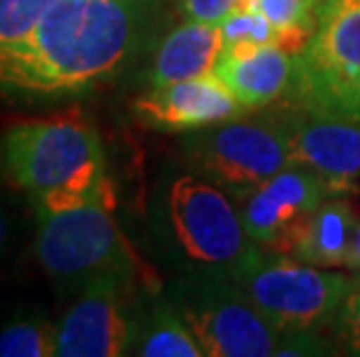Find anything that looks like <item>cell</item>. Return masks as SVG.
<instances>
[{"instance_id":"6da1fadb","label":"cell","mask_w":360,"mask_h":357,"mask_svg":"<svg viewBox=\"0 0 360 357\" xmlns=\"http://www.w3.org/2000/svg\"><path fill=\"white\" fill-rule=\"evenodd\" d=\"M160 0H56L37 26L0 51V88L65 95L112 77L142 47Z\"/></svg>"},{"instance_id":"7a4b0ae2","label":"cell","mask_w":360,"mask_h":357,"mask_svg":"<svg viewBox=\"0 0 360 357\" xmlns=\"http://www.w3.org/2000/svg\"><path fill=\"white\" fill-rule=\"evenodd\" d=\"M0 172L35 211H63L114 195L101 135L82 112L24 119L0 133Z\"/></svg>"},{"instance_id":"3957f363","label":"cell","mask_w":360,"mask_h":357,"mask_svg":"<svg viewBox=\"0 0 360 357\" xmlns=\"http://www.w3.org/2000/svg\"><path fill=\"white\" fill-rule=\"evenodd\" d=\"M265 321L283 334L321 332L340 314L354 281L258 244L226 269Z\"/></svg>"},{"instance_id":"277c9868","label":"cell","mask_w":360,"mask_h":357,"mask_svg":"<svg viewBox=\"0 0 360 357\" xmlns=\"http://www.w3.org/2000/svg\"><path fill=\"white\" fill-rule=\"evenodd\" d=\"M174 309L193 330L207 357H265L274 355L281 334L219 267H202L177 285Z\"/></svg>"},{"instance_id":"5b68a950","label":"cell","mask_w":360,"mask_h":357,"mask_svg":"<svg viewBox=\"0 0 360 357\" xmlns=\"http://www.w3.org/2000/svg\"><path fill=\"white\" fill-rule=\"evenodd\" d=\"M117 197L63 211H35V255L49 276L60 281H91L94 276L135 267L128 241L112 209Z\"/></svg>"},{"instance_id":"8992f818","label":"cell","mask_w":360,"mask_h":357,"mask_svg":"<svg viewBox=\"0 0 360 357\" xmlns=\"http://www.w3.org/2000/svg\"><path fill=\"white\" fill-rule=\"evenodd\" d=\"M184 144L191 170L235 200L290 165L281 119L226 121L202 128Z\"/></svg>"},{"instance_id":"52a82bcc","label":"cell","mask_w":360,"mask_h":357,"mask_svg":"<svg viewBox=\"0 0 360 357\" xmlns=\"http://www.w3.org/2000/svg\"><path fill=\"white\" fill-rule=\"evenodd\" d=\"M360 77V0H323L319 26L295 56L290 107L335 119Z\"/></svg>"},{"instance_id":"ba28073f","label":"cell","mask_w":360,"mask_h":357,"mask_svg":"<svg viewBox=\"0 0 360 357\" xmlns=\"http://www.w3.org/2000/svg\"><path fill=\"white\" fill-rule=\"evenodd\" d=\"M167 211L177 244L202 267L228 269L254 246L231 195L198 174L170 186Z\"/></svg>"},{"instance_id":"9c48e42d","label":"cell","mask_w":360,"mask_h":357,"mask_svg":"<svg viewBox=\"0 0 360 357\" xmlns=\"http://www.w3.org/2000/svg\"><path fill=\"white\" fill-rule=\"evenodd\" d=\"M328 195L326 184L311 170L288 165L237 197V211L254 244L270 253L293 255Z\"/></svg>"},{"instance_id":"30bf717a","label":"cell","mask_w":360,"mask_h":357,"mask_svg":"<svg viewBox=\"0 0 360 357\" xmlns=\"http://www.w3.org/2000/svg\"><path fill=\"white\" fill-rule=\"evenodd\" d=\"M288 163L311 170L330 195H360V123L295 109L281 116Z\"/></svg>"},{"instance_id":"8fae6325","label":"cell","mask_w":360,"mask_h":357,"mask_svg":"<svg viewBox=\"0 0 360 357\" xmlns=\"http://www.w3.org/2000/svg\"><path fill=\"white\" fill-rule=\"evenodd\" d=\"M110 271L86 281L82 295L56 325V355L60 357H119L133 341L121 278Z\"/></svg>"},{"instance_id":"7c38bea8","label":"cell","mask_w":360,"mask_h":357,"mask_svg":"<svg viewBox=\"0 0 360 357\" xmlns=\"http://www.w3.org/2000/svg\"><path fill=\"white\" fill-rule=\"evenodd\" d=\"M133 112L156 130L195 133L240 119L247 109L217 74H207L149 88L133 100Z\"/></svg>"},{"instance_id":"4fadbf2b","label":"cell","mask_w":360,"mask_h":357,"mask_svg":"<svg viewBox=\"0 0 360 357\" xmlns=\"http://www.w3.org/2000/svg\"><path fill=\"white\" fill-rule=\"evenodd\" d=\"M214 74L247 112L265 107L290 90L295 56L277 44H226Z\"/></svg>"},{"instance_id":"5bb4252c","label":"cell","mask_w":360,"mask_h":357,"mask_svg":"<svg viewBox=\"0 0 360 357\" xmlns=\"http://www.w3.org/2000/svg\"><path fill=\"white\" fill-rule=\"evenodd\" d=\"M224 47L226 42L219 24L186 19L158 44L149 70V88L214 74Z\"/></svg>"},{"instance_id":"9a60e30c","label":"cell","mask_w":360,"mask_h":357,"mask_svg":"<svg viewBox=\"0 0 360 357\" xmlns=\"http://www.w3.org/2000/svg\"><path fill=\"white\" fill-rule=\"evenodd\" d=\"M354 204L347 195H328L314 214L309 230L293 250V257L314 267H344L356 225Z\"/></svg>"},{"instance_id":"2e32d148","label":"cell","mask_w":360,"mask_h":357,"mask_svg":"<svg viewBox=\"0 0 360 357\" xmlns=\"http://www.w3.org/2000/svg\"><path fill=\"white\" fill-rule=\"evenodd\" d=\"M144 357H205L200 341L172 304H158L135 348Z\"/></svg>"},{"instance_id":"e0dca14e","label":"cell","mask_w":360,"mask_h":357,"mask_svg":"<svg viewBox=\"0 0 360 357\" xmlns=\"http://www.w3.org/2000/svg\"><path fill=\"white\" fill-rule=\"evenodd\" d=\"M254 5L265 14L277 35V47L297 56L309 44L319 26L316 0H254Z\"/></svg>"},{"instance_id":"ac0fdd59","label":"cell","mask_w":360,"mask_h":357,"mask_svg":"<svg viewBox=\"0 0 360 357\" xmlns=\"http://www.w3.org/2000/svg\"><path fill=\"white\" fill-rule=\"evenodd\" d=\"M56 355V328L40 316L14 318L0 330V357Z\"/></svg>"},{"instance_id":"d6986e66","label":"cell","mask_w":360,"mask_h":357,"mask_svg":"<svg viewBox=\"0 0 360 357\" xmlns=\"http://www.w3.org/2000/svg\"><path fill=\"white\" fill-rule=\"evenodd\" d=\"M56 0H0V51L19 44Z\"/></svg>"},{"instance_id":"ffe728a7","label":"cell","mask_w":360,"mask_h":357,"mask_svg":"<svg viewBox=\"0 0 360 357\" xmlns=\"http://www.w3.org/2000/svg\"><path fill=\"white\" fill-rule=\"evenodd\" d=\"M221 33L226 44L249 42V44H277V35L265 14L256 5L233 12L231 17L221 21Z\"/></svg>"},{"instance_id":"44dd1931","label":"cell","mask_w":360,"mask_h":357,"mask_svg":"<svg viewBox=\"0 0 360 357\" xmlns=\"http://www.w3.org/2000/svg\"><path fill=\"white\" fill-rule=\"evenodd\" d=\"M335 323H337V334L349 346V353L360 355V276L351 283V290L347 295V299H344Z\"/></svg>"},{"instance_id":"7402d4cb","label":"cell","mask_w":360,"mask_h":357,"mask_svg":"<svg viewBox=\"0 0 360 357\" xmlns=\"http://www.w3.org/2000/svg\"><path fill=\"white\" fill-rule=\"evenodd\" d=\"M254 0H179L184 17L205 24H221L233 12L251 7Z\"/></svg>"},{"instance_id":"603a6c76","label":"cell","mask_w":360,"mask_h":357,"mask_svg":"<svg viewBox=\"0 0 360 357\" xmlns=\"http://www.w3.org/2000/svg\"><path fill=\"white\" fill-rule=\"evenodd\" d=\"M333 344L319 332H295L283 334L274 355H333Z\"/></svg>"},{"instance_id":"cb8c5ba5","label":"cell","mask_w":360,"mask_h":357,"mask_svg":"<svg viewBox=\"0 0 360 357\" xmlns=\"http://www.w3.org/2000/svg\"><path fill=\"white\" fill-rule=\"evenodd\" d=\"M335 119L358 121V123H360V77L356 79L354 86H351L347 97H344V102L340 105V112H337Z\"/></svg>"},{"instance_id":"d4e9b609","label":"cell","mask_w":360,"mask_h":357,"mask_svg":"<svg viewBox=\"0 0 360 357\" xmlns=\"http://www.w3.org/2000/svg\"><path fill=\"white\" fill-rule=\"evenodd\" d=\"M347 269L358 271L360 274V216L356 218L354 225V237H351V246H349V255H347Z\"/></svg>"},{"instance_id":"484cf974","label":"cell","mask_w":360,"mask_h":357,"mask_svg":"<svg viewBox=\"0 0 360 357\" xmlns=\"http://www.w3.org/2000/svg\"><path fill=\"white\" fill-rule=\"evenodd\" d=\"M5 241H7V223H5L3 211H0V248L5 246Z\"/></svg>"},{"instance_id":"4316f807","label":"cell","mask_w":360,"mask_h":357,"mask_svg":"<svg viewBox=\"0 0 360 357\" xmlns=\"http://www.w3.org/2000/svg\"><path fill=\"white\" fill-rule=\"evenodd\" d=\"M316 3H319V5H321V3H323V0H316Z\"/></svg>"}]
</instances>
